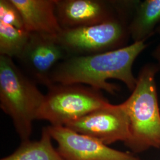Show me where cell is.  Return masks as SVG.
<instances>
[{"mask_svg": "<svg viewBox=\"0 0 160 160\" xmlns=\"http://www.w3.org/2000/svg\"><path fill=\"white\" fill-rule=\"evenodd\" d=\"M138 1L57 0L56 15L62 29L98 24L135 7Z\"/></svg>", "mask_w": 160, "mask_h": 160, "instance_id": "6", "label": "cell"}, {"mask_svg": "<svg viewBox=\"0 0 160 160\" xmlns=\"http://www.w3.org/2000/svg\"><path fill=\"white\" fill-rule=\"evenodd\" d=\"M29 33L57 36L63 29L56 15L57 0H11Z\"/></svg>", "mask_w": 160, "mask_h": 160, "instance_id": "10", "label": "cell"}, {"mask_svg": "<svg viewBox=\"0 0 160 160\" xmlns=\"http://www.w3.org/2000/svg\"><path fill=\"white\" fill-rule=\"evenodd\" d=\"M47 128L57 142L58 151L64 160H141L66 126L49 125Z\"/></svg>", "mask_w": 160, "mask_h": 160, "instance_id": "9", "label": "cell"}, {"mask_svg": "<svg viewBox=\"0 0 160 160\" xmlns=\"http://www.w3.org/2000/svg\"><path fill=\"white\" fill-rule=\"evenodd\" d=\"M160 23V0L138 1L129 23L133 42H145L155 33Z\"/></svg>", "mask_w": 160, "mask_h": 160, "instance_id": "11", "label": "cell"}, {"mask_svg": "<svg viewBox=\"0 0 160 160\" xmlns=\"http://www.w3.org/2000/svg\"><path fill=\"white\" fill-rule=\"evenodd\" d=\"M52 139L47 127H44L40 139L22 141L12 154L1 160H64L53 147Z\"/></svg>", "mask_w": 160, "mask_h": 160, "instance_id": "12", "label": "cell"}, {"mask_svg": "<svg viewBox=\"0 0 160 160\" xmlns=\"http://www.w3.org/2000/svg\"><path fill=\"white\" fill-rule=\"evenodd\" d=\"M65 126L106 145L118 141L125 143L130 136L129 119L122 104H110Z\"/></svg>", "mask_w": 160, "mask_h": 160, "instance_id": "8", "label": "cell"}, {"mask_svg": "<svg viewBox=\"0 0 160 160\" xmlns=\"http://www.w3.org/2000/svg\"><path fill=\"white\" fill-rule=\"evenodd\" d=\"M147 47L145 42H133L112 51L68 58L52 71L50 77L52 85L87 84L114 95L120 91V87L109 83L108 80L115 79L123 82L132 92L137 83L132 66Z\"/></svg>", "mask_w": 160, "mask_h": 160, "instance_id": "1", "label": "cell"}, {"mask_svg": "<svg viewBox=\"0 0 160 160\" xmlns=\"http://www.w3.org/2000/svg\"><path fill=\"white\" fill-rule=\"evenodd\" d=\"M152 56L156 61V63L160 69V43L156 46L154 50L152 52Z\"/></svg>", "mask_w": 160, "mask_h": 160, "instance_id": "15", "label": "cell"}, {"mask_svg": "<svg viewBox=\"0 0 160 160\" xmlns=\"http://www.w3.org/2000/svg\"><path fill=\"white\" fill-rule=\"evenodd\" d=\"M45 97L12 58L0 55V107L11 118L22 142L30 139Z\"/></svg>", "mask_w": 160, "mask_h": 160, "instance_id": "3", "label": "cell"}, {"mask_svg": "<svg viewBox=\"0 0 160 160\" xmlns=\"http://www.w3.org/2000/svg\"><path fill=\"white\" fill-rule=\"evenodd\" d=\"M155 33H158L160 36V25L157 27V28L155 30Z\"/></svg>", "mask_w": 160, "mask_h": 160, "instance_id": "16", "label": "cell"}, {"mask_svg": "<svg viewBox=\"0 0 160 160\" xmlns=\"http://www.w3.org/2000/svg\"><path fill=\"white\" fill-rule=\"evenodd\" d=\"M37 116L53 126H65L110 103L101 91L82 84H53L48 87Z\"/></svg>", "mask_w": 160, "mask_h": 160, "instance_id": "5", "label": "cell"}, {"mask_svg": "<svg viewBox=\"0 0 160 160\" xmlns=\"http://www.w3.org/2000/svg\"><path fill=\"white\" fill-rule=\"evenodd\" d=\"M30 33L0 22V55L17 59L29 40Z\"/></svg>", "mask_w": 160, "mask_h": 160, "instance_id": "13", "label": "cell"}, {"mask_svg": "<svg viewBox=\"0 0 160 160\" xmlns=\"http://www.w3.org/2000/svg\"><path fill=\"white\" fill-rule=\"evenodd\" d=\"M69 58L56 36L30 33L29 40L17 58L23 72L37 84L48 87L50 77L58 65Z\"/></svg>", "mask_w": 160, "mask_h": 160, "instance_id": "7", "label": "cell"}, {"mask_svg": "<svg viewBox=\"0 0 160 160\" xmlns=\"http://www.w3.org/2000/svg\"><path fill=\"white\" fill-rule=\"evenodd\" d=\"M135 7L103 23L63 29L56 36L58 42L69 58L98 54L123 48L127 46L131 38L129 26Z\"/></svg>", "mask_w": 160, "mask_h": 160, "instance_id": "4", "label": "cell"}, {"mask_svg": "<svg viewBox=\"0 0 160 160\" xmlns=\"http://www.w3.org/2000/svg\"><path fill=\"white\" fill-rule=\"evenodd\" d=\"M160 69L148 63L141 69L131 96L122 103L129 122L130 136L125 143L134 152L160 148V110L155 76Z\"/></svg>", "mask_w": 160, "mask_h": 160, "instance_id": "2", "label": "cell"}, {"mask_svg": "<svg viewBox=\"0 0 160 160\" xmlns=\"http://www.w3.org/2000/svg\"><path fill=\"white\" fill-rule=\"evenodd\" d=\"M0 22L25 30L22 16L11 0L0 1Z\"/></svg>", "mask_w": 160, "mask_h": 160, "instance_id": "14", "label": "cell"}]
</instances>
